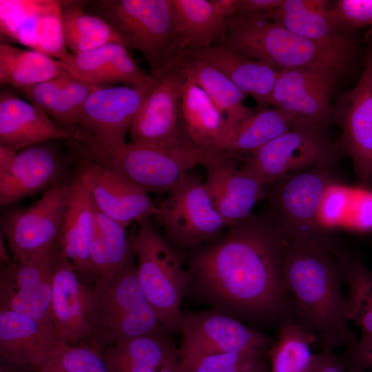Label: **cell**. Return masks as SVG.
I'll return each mask as SVG.
<instances>
[{
  "label": "cell",
  "mask_w": 372,
  "mask_h": 372,
  "mask_svg": "<svg viewBox=\"0 0 372 372\" xmlns=\"http://www.w3.org/2000/svg\"><path fill=\"white\" fill-rule=\"evenodd\" d=\"M286 240L267 214H250L188 250V296L256 328L296 323L282 273Z\"/></svg>",
  "instance_id": "cell-1"
},
{
  "label": "cell",
  "mask_w": 372,
  "mask_h": 372,
  "mask_svg": "<svg viewBox=\"0 0 372 372\" xmlns=\"http://www.w3.org/2000/svg\"><path fill=\"white\" fill-rule=\"evenodd\" d=\"M333 238L287 242L282 273L292 297L296 323L322 351L347 347L357 338L349 325L347 298Z\"/></svg>",
  "instance_id": "cell-2"
},
{
  "label": "cell",
  "mask_w": 372,
  "mask_h": 372,
  "mask_svg": "<svg viewBox=\"0 0 372 372\" xmlns=\"http://www.w3.org/2000/svg\"><path fill=\"white\" fill-rule=\"evenodd\" d=\"M223 45L279 71L298 68L331 70L344 76L365 57L360 45L330 46L304 38L261 13H238L227 19Z\"/></svg>",
  "instance_id": "cell-3"
},
{
  "label": "cell",
  "mask_w": 372,
  "mask_h": 372,
  "mask_svg": "<svg viewBox=\"0 0 372 372\" xmlns=\"http://www.w3.org/2000/svg\"><path fill=\"white\" fill-rule=\"evenodd\" d=\"M101 17L138 50L151 75L161 80L185 52L176 34L172 0H100L93 3Z\"/></svg>",
  "instance_id": "cell-4"
},
{
  "label": "cell",
  "mask_w": 372,
  "mask_h": 372,
  "mask_svg": "<svg viewBox=\"0 0 372 372\" xmlns=\"http://www.w3.org/2000/svg\"><path fill=\"white\" fill-rule=\"evenodd\" d=\"M93 291V327L88 345L101 351L133 338L169 333L141 286L134 251L107 285Z\"/></svg>",
  "instance_id": "cell-5"
},
{
  "label": "cell",
  "mask_w": 372,
  "mask_h": 372,
  "mask_svg": "<svg viewBox=\"0 0 372 372\" xmlns=\"http://www.w3.org/2000/svg\"><path fill=\"white\" fill-rule=\"evenodd\" d=\"M131 237L141 286L160 322L169 332H180L183 300L189 277L178 252L158 231L150 218L136 223Z\"/></svg>",
  "instance_id": "cell-6"
},
{
  "label": "cell",
  "mask_w": 372,
  "mask_h": 372,
  "mask_svg": "<svg viewBox=\"0 0 372 372\" xmlns=\"http://www.w3.org/2000/svg\"><path fill=\"white\" fill-rule=\"evenodd\" d=\"M150 91L132 86H104L94 92L65 129L74 134L82 157L92 159L126 143L125 138Z\"/></svg>",
  "instance_id": "cell-7"
},
{
  "label": "cell",
  "mask_w": 372,
  "mask_h": 372,
  "mask_svg": "<svg viewBox=\"0 0 372 372\" xmlns=\"http://www.w3.org/2000/svg\"><path fill=\"white\" fill-rule=\"evenodd\" d=\"M329 127L297 116L287 132L250 154L242 169L269 187L290 172L335 164L342 155Z\"/></svg>",
  "instance_id": "cell-8"
},
{
  "label": "cell",
  "mask_w": 372,
  "mask_h": 372,
  "mask_svg": "<svg viewBox=\"0 0 372 372\" xmlns=\"http://www.w3.org/2000/svg\"><path fill=\"white\" fill-rule=\"evenodd\" d=\"M333 166L318 165L288 174L269 186L267 215L287 242L330 235L321 226L320 210L328 188L339 182Z\"/></svg>",
  "instance_id": "cell-9"
},
{
  "label": "cell",
  "mask_w": 372,
  "mask_h": 372,
  "mask_svg": "<svg viewBox=\"0 0 372 372\" xmlns=\"http://www.w3.org/2000/svg\"><path fill=\"white\" fill-rule=\"evenodd\" d=\"M166 241L178 252L211 242L227 227L200 178L187 174L157 207Z\"/></svg>",
  "instance_id": "cell-10"
},
{
  "label": "cell",
  "mask_w": 372,
  "mask_h": 372,
  "mask_svg": "<svg viewBox=\"0 0 372 372\" xmlns=\"http://www.w3.org/2000/svg\"><path fill=\"white\" fill-rule=\"evenodd\" d=\"M207 153L194 145L164 148L126 143L92 160L112 169L147 192H169Z\"/></svg>",
  "instance_id": "cell-11"
},
{
  "label": "cell",
  "mask_w": 372,
  "mask_h": 372,
  "mask_svg": "<svg viewBox=\"0 0 372 372\" xmlns=\"http://www.w3.org/2000/svg\"><path fill=\"white\" fill-rule=\"evenodd\" d=\"M367 41L363 71L357 84L338 97L331 122L340 129L336 144L351 158L359 187L372 190V38Z\"/></svg>",
  "instance_id": "cell-12"
},
{
  "label": "cell",
  "mask_w": 372,
  "mask_h": 372,
  "mask_svg": "<svg viewBox=\"0 0 372 372\" xmlns=\"http://www.w3.org/2000/svg\"><path fill=\"white\" fill-rule=\"evenodd\" d=\"M69 184H58L30 207L1 218V234L15 262L52 251L68 205Z\"/></svg>",
  "instance_id": "cell-13"
},
{
  "label": "cell",
  "mask_w": 372,
  "mask_h": 372,
  "mask_svg": "<svg viewBox=\"0 0 372 372\" xmlns=\"http://www.w3.org/2000/svg\"><path fill=\"white\" fill-rule=\"evenodd\" d=\"M179 358L209 353L269 352L276 338L216 309L184 312Z\"/></svg>",
  "instance_id": "cell-14"
},
{
  "label": "cell",
  "mask_w": 372,
  "mask_h": 372,
  "mask_svg": "<svg viewBox=\"0 0 372 372\" xmlns=\"http://www.w3.org/2000/svg\"><path fill=\"white\" fill-rule=\"evenodd\" d=\"M187 81L176 67L147 94L130 130V142L164 148L194 145L181 123V101Z\"/></svg>",
  "instance_id": "cell-15"
},
{
  "label": "cell",
  "mask_w": 372,
  "mask_h": 372,
  "mask_svg": "<svg viewBox=\"0 0 372 372\" xmlns=\"http://www.w3.org/2000/svg\"><path fill=\"white\" fill-rule=\"evenodd\" d=\"M93 288L79 276L56 247L52 273V322L58 340L88 345L92 334Z\"/></svg>",
  "instance_id": "cell-16"
},
{
  "label": "cell",
  "mask_w": 372,
  "mask_h": 372,
  "mask_svg": "<svg viewBox=\"0 0 372 372\" xmlns=\"http://www.w3.org/2000/svg\"><path fill=\"white\" fill-rule=\"evenodd\" d=\"M75 176L83 183L97 211L125 228L157 214V206L147 192L92 160L81 158Z\"/></svg>",
  "instance_id": "cell-17"
},
{
  "label": "cell",
  "mask_w": 372,
  "mask_h": 372,
  "mask_svg": "<svg viewBox=\"0 0 372 372\" xmlns=\"http://www.w3.org/2000/svg\"><path fill=\"white\" fill-rule=\"evenodd\" d=\"M54 249L26 260L12 262L1 269L0 310L14 311L52 325Z\"/></svg>",
  "instance_id": "cell-18"
},
{
  "label": "cell",
  "mask_w": 372,
  "mask_h": 372,
  "mask_svg": "<svg viewBox=\"0 0 372 372\" xmlns=\"http://www.w3.org/2000/svg\"><path fill=\"white\" fill-rule=\"evenodd\" d=\"M59 1H0L1 32L19 43L59 60L65 45Z\"/></svg>",
  "instance_id": "cell-19"
},
{
  "label": "cell",
  "mask_w": 372,
  "mask_h": 372,
  "mask_svg": "<svg viewBox=\"0 0 372 372\" xmlns=\"http://www.w3.org/2000/svg\"><path fill=\"white\" fill-rule=\"evenodd\" d=\"M343 76L337 72L314 68L280 70L269 105L330 125L332 95Z\"/></svg>",
  "instance_id": "cell-20"
},
{
  "label": "cell",
  "mask_w": 372,
  "mask_h": 372,
  "mask_svg": "<svg viewBox=\"0 0 372 372\" xmlns=\"http://www.w3.org/2000/svg\"><path fill=\"white\" fill-rule=\"evenodd\" d=\"M236 156L207 153L204 185L227 227L251 214L255 204L267 196L265 187L236 167Z\"/></svg>",
  "instance_id": "cell-21"
},
{
  "label": "cell",
  "mask_w": 372,
  "mask_h": 372,
  "mask_svg": "<svg viewBox=\"0 0 372 372\" xmlns=\"http://www.w3.org/2000/svg\"><path fill=\"white\" fill-rule=\"evenodd\" d=\"M59 342L52 325L14 311L0 310V355L12 367L37 372Z\"/></svg>",
  "instance_id": "cell-22"
},
{
  "label": "cell",
  "mask_w": 372,
  "mask_h": 372,
  "mask_svg": "<svg viewBox=\"0 0 372 372\" xmlns=\"http://www.w3.org/2000/svg\"><path fill=\"white\" fill-rule=\"evenodd\" d=\"M60 61L72 76L94 84L121 82L151 91L159 82L142 70L128 48L119 43H108L79 54L69 52Z\"/></svg>",
  "instance_id": "cell-23"
},
{
  "label": "cell",
  "mask_w": 372,
  "mask_h": 372,
  "mask_svg": "<svg viewBox=\"0 0 372 372\" xmlns=\"http://www.w3.org/2000/svg\"><path fill=\"white\" fill-rule=\"evenodd\" d=\"M74 142L73 132L58 124L40 107L8 90L0 94V145L19 152L50 140Z\"/></svg>",
  "instance_id": "cell-24"
},
{
  "label": "cell",
  "mask_w": 372,
  "mask_h": 372,
  "mask_svg": "<svg viewBox=\"0 0 372 372\" xmlns=\"http://www.w3.org/2000/svg\"><path fill=\"white\" fill-rule=\"evenodd\" d=\"M63 166L58 153L43 143L17 152L0 175V205L6 206L59 184Z\"/></svg>",
  "instance_id": "cell-25"
},
{
  "label": "cell",
  "mask_w": 372,
  "mask_h": 372,
  "mask_svg": "<svg viewBox=\"0 0 372 372\" xmlns=\"http://www.w3.org/2000/svg\"><path fill=\"white\" fill-rule=\"evenodd\" d=\"M97 228V210L76 176L69 183L68 205L56 248L74 266L80 278L92 287L89 247Z\"/></svg>",
  "instance_id": "cell-26"
},
{
  "label": "cell",
  "mask_w": 372,
  "mask_h": 372,
  "mask_svg": "<svg viewBox=\"0 0 372 372\" xmlns=\"http://www.w3.org/2000/svg\"><path fill=\"white\" fill-rule=\"evenodd\" d=\"M330 7L324 0H285L280 7L258 13L316 43L343 48L360 45L355 31L337 30L329 15Z\"/></svg>",
  "instance_id": "cell-27"
},
{
  "label": "cell",
  "mask_w": 372,
  "mask_h": 372,
  "mask_svg": "<svg viewBox=\"0 0 372 372\" xmlns=\"http://www.w3.org/2000/svg\"><path fill=\"white\" fill-rule=\"evenodd\" d=\"M188 51L215 67L245 95L251 96L260 110L269 105L279 70L233 51L223 44Z\"/></svg>",
  "instance_id": "cell-28"
},
{
  "label": "cell",
  "mask_w": 372,
  "mask_h": 372,
  "mask_svg": "<svg viewBox=\"0 0 372 372\" xmlns=\"http://www.w3.org/2000/svg\"><path fill=\"white\" fill-rule=\"evenodd\" d=\"M181 123L196 147L205 153L223 152L230 136L227 118L205 91L189 81L182 96Z\"/></svg>",
  "instance_id": "cell-29"
},
{
  "label": "cell",
  "mask_w": 372,
  "mask_h": 372,
  "mask_svg": "<svg viewBox=\"0 0 372 372\" xmlns=\"http://www.w3.org/2000/svg\"><path fill=\"white\" fill-rule=\"evenodd\" d=\"M175 66L187 81L203 89L223 114L228 123L230 136L254 113L244 104L247 95L215 67L189 51L185 50L178 57Z\"/></svg>",
  "instance_id": "cell-30"
},
{
  "label": "cell",
  "mask_w": 372,
  "mask_h": 372,
  "mask_svg": "<svg viewBox=\"0 0 372 372\" xmlns=\"http://www.w3.org/2000/svg\"><path fill=\"white\" fill-rule=\"evenodd\" d=\"M174 25L183 50L223 44L227 19L213 0H172Z\"/></svg>",
  "instance_id": "cell-31"
},
{
  "label": "cell",
  "mask_w": 372,
  "mask_h": 372,
  "mask_svg": "<svg viewBox=\"0 0 372 372\" xmlns=\"http://www.w3.org/2000/svg\"><path fill=\"white\" fill-rule=\"evenodd\" d=\"M107 85L82 81L66 71L49 81L14 89L65 129L70 119L89 96Z\"/></svg>",
  "instance_id": "cell-32"
},
{
  "label": "cell",
  "mask_w": 372,
  "mask_h": 372,
  "mask_svg": "<svg viewBox=\"0 0 372 372\" xmlns=\"http://www.w3.org/2000/svg\"><path fill=\"white\" fill-rule=\"evenodd\" d=\"M110 372H158L179 355L166 334H147L107 347L101 351Z\"/></svg>",
  "instance_id": "cell-33"
},
{
  "label": "cell",
  "mask_w": 372,
  "mask_h": 372,
  "mask_svg": "<svg viewBox=\"0 0 372 372\" xmlns=\"http://www.w3.org/2000/svg\"><path fill=\"white\" fill-rule=\"evenodd\" d=\"M132 252V239L126 228L97 211V228L89 247L92 287L107 285Z\"/></svg>",
  "instance_id": "cell-34"
},
{
  "label": "cell",
  "mask_w": 372,
  "mask_h": 372,
  "mask_svg": "<svg viewBox=\"0 0 372 372\" xmlns=\"http://www.w3.org/2000/svg\"><path fill=\"white\" fill-rule=\"evenodd\" d=\"M66 72L60 60L34 50L0 44V83L13 88L33 85Z\"/></svg>",
  "instance_id": "cell-35"
},
{
  "label": "cell",
  "mask_w": 372,
  "mask_h": 372,
  "mask_svg": "<svg viewBox=\"0 0 372 372\" xmlns=\"http://www.w3.org/2000/svg\"><path fill=\"white\" fill-rule=\"evenodd\" d=\"M61 20L65 45L72 53L85 52L112 43L127 48L109 23L95 14L85 12L80 3H62Z\"/></svg>",
  "instance_id": "cell-36"
},
{
  "label": "cell",
  "mask_w": 372,
  "mask_h": 372,
  "mask_svg": "<svg viewBox=\"0 0 372 372\" xmlns=\"http://www.w3.org/2000/svg\"><path fill=\"white\" fill-rule=\"evenodd\" d=\"M296 116L276 107L259 110L231 134L223 152L250 154L287 132Z\"/></svg>",
  "instance_id": "cell-37"
},
{
  "label": "cell",
  "mask_w": 372,
  "mask_h": 372,
  "mask_svg": "<svg viewBox=\"0 0 372 372\" xmlns=\"http://www.w3.org/2000/svg\"><path fill=\"white\" fill-rule=\"evenodd\" d=\"M268 353L269 372H309L315 359L312 338L296 323L283 326Z\"/></svg>",
  "instance_id": "cell-38"
},
{
  "label": "cell",
  "mask_w": 372,
  "mask_h": 372,
  "mask_svg": "<svg viewBox=\"0 0 372 372\" xmlns=\"http://www.w3.org/2000/svg\"><path fill=\"white\" fill-rule=\"evenodd\" d=\"M269 352L246 351L179 358L182 372H258L269 363Z\"/></svg>",
  "instance_id": "cell-39"
},
{
  "label": "cell",
  "mask_w": 372,
  "mask_h": 372,
  "mask_svg": "<svg viewBox=\"0 0 372 372\" xmlns=\"http://www.w3.org/2000/svg\"><path fill=\"white\" fill-rule=\"evenodd\" d=\"M343 282L349 321L355 322L361 335L372 337V272L364 263L356 264L345 271Z\"/></svg>",
  "instance_id": "cell-40"
},
{
  "label": "cell",
  "mask_w": 372,
  "mask_h": 372,
  "mask_svg": "<svg viewBox=\"0 0 372 372\" xmlns=\"http://www.w3.org/2000/svg\"><path fill=\"white\" fill-rule=\"evenodd\" d=\"M37 372H110L101 351L91 345L59 341L49 359Z\"/></svg>",
  "instance_id": "cell-41"
},
{
  "label": "cell",
  "mask_w": 372,
  "mask_h": 372,
  "mask_svg": "<svg viewBox=\"0 0 372 372\" xmlns=\"http://www.w3.org/2000/svg\"><path fill=\"white\" fill-rule=\"evenodd\" d=\"M329 15L342 33L372 25V0H339L330 7Z\"/></svg>",
  "instance_id": "cell-42"
},
{
  "label": "cell",
  "mask_w": 372,
  "mask_h": 372,
  "mask_svg": "<svg viewBox=\"0 0 372 372\" xmlns=\"http://www.w3.org/2000/svg\"><path fill=\"white\" fill-rule=\"evenodd\" d=\"M351 189L340 183L332 185L327 190L320 210V221L322 229L329 230L344 226L351 200Z\"/></svg>",
  "instance_id": "cell-43"
},
{
  "label": "cell",
  "mask_w": 372,
  "mask_h": 372,
  "mask_svg": "<svg viewBox=\"0 0 372 372\" xmlns=\"http://www.w3.org/2000/svg\"><path fill=\"white\" fill-rule=\"evenodd\" d=\"M338 357L345 371L372 370V337L361 335Z\"/></svg>",
  "instance_id": "cell-44"
},
{
  "label": "cell",
  "mask_w": 372,
  "mask_h": 372,
  "mask_svg": "<svg viewBox=\"0 0 372 372\" xmlns=\"http://www.w3.org/2000/svg\"><path fill=\"white\" fill-rule=\"evenodd\" d=\"M309 372H345L338 357L333 351H322L315 354Z\"/></svg>",
  "instance_id": "cell-45"
},
{
  "label": "cell",
  "mask_w": 372,
  "mask_h": 372,
  "mask_svg": "<svg viewBox=\"0 0 372 372\" xmlns=\"http://www.w3.org/2000/svg\"><path fill=\"white\" fill-rule=\"evenodd\" d=\"M285 0H238V13H256L276 9L283 4Z\"/></svg>",
  "instance_id": "cell-46"
},
{
  "label": "cell",
  "mask_w": 372,
  "mask_h": 372,
  "mask_svg": "<svg viewBox=\"0 0 372 372\" xmlns=\"http://www.w3.org/2000/svg\"><path fill=\"white\" fill-rule=\"evenodd\" d=\"M17 152L0 145V175L4 174L11 166Z\"/></svg>",
  "instance_id": "cell-47"
},
{
  "label": "cell",
  "mask_w": 372,
  "mask_h": 372,
  "mask_svg": "<svg viewBox=\"0 0 372 372\" xmlns=\"http://www.w3.org/2000/svg\"><path fill=\"white\" fill-rule=\"evenodd\" d=\"M158 372H182L180 367L179 355L167 362Z\"/></svg>",
  "instance_id": "cell-48"
},
{
  "label": "cell",
  "mask_w": 372,
  "mask_h": 372,
  "mask_svg": "<svg viewBox=\"0 0 372 372\" xmlns=\"http://www.w3.org/2000/svg\"><path fill=\"white\" fill-rule=\"evenodd\" d=\"M4 241L5 240L1 234H0V258L1 262L7 265L11 264L12 262L9 258L6 248L5 247Z\"/></svg>",
  "instance_id": "cell-49"
},
{
  "label": "cell",
  "mask_w": 372,
  "mask_h": 372,
  "mask_svg": "<svg viewBox=\"0 0 372 372\" xmlns=\"http://www.w3.org/2000/svg\"><path fill=\"white\" fill-rule=\"evenodd\" d=\"M364 38L365 41L372 38V25L369 27V29L364 34Z\"/></svg>",
  "instance_id": "cell-50"
},
{
  "label": "cell",
  "mask_w": 372,
  "mask_h": 372,
  "mask_svg": "<svg viewBox=\"0 0 372 372\" xmlns=\"http://www.w3.org/2000/svg\"><path fill=\"white\" fill-rule=\"evenodd\" d=\"M258 372H269V366H267Z\"/></svg>",
  "instance_id": "cell-51"
},
{
  "label": "cell",
  "mask_w": 372,
  "mask_h": 372,
  "mask_svg": "<svg viewBox=\"0 0 372 372\" xmlns=\"http://www.w3.org/2000/svg\"><path fill=\"white\" fill-rule=\"evenodd\" d=\"M1 372H9V371H6V370H5L4 369H2V368H1ZM10 372H14V371H10ZM16 372H19V371H16ZM21 372H25V371H21Z\"/></svg>",
  "instance_id": "cell-52"
},
{
  "label": "cell",
  "mask_w": 372,
  "mask_h": 372,
  "mask_svg": "<svg viewBox=\"0 0 372 372\" xmlns=\"http://www.w3.org/2000/svg\"><path fill=\"white\" fill-rule=\"evenodd\" d=\"M345 372H366V371H345Z\"/></svg>",
  "instance_id": "cell-53"
},
{
  "label": "cell",
  "mask_w": 372,
  "mask_h": 372,
  "mask_svg": "<svg viewBox=\"0 0 372 372\" xmlns=\"http://www.w3.org/2000/svg\"><path fill=\"white\" fill-rule=\"evenodd\" d=\"M371 247H372V242H371Z\"/></svg>",
  "instance_id": "cell-54"
}]
</instances>
